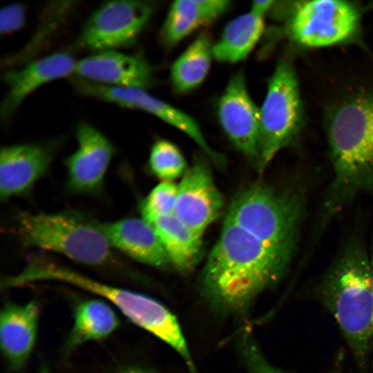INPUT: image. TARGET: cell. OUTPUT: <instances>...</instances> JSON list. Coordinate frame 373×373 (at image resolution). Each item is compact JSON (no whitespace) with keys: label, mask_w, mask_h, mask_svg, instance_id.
Returning a JSON list of instances; mask_svg holds the SVG:
<instances>
[{"label":"cell","mask_w":373,"mask_h":373,"mask_svg":"<svg viewBox=\"0 0 373 373\" xmlns=\"http://www.w3.org/2000/svg\"><path fill=\"white\" fill-rule=\"evenodd\" d=\"M289 267L256 237L225 218L202 273V293L215 309L241 314L259 293L276 286Z\"/></svg>","instance_id":"obj_1"},{"label":"cell","mask_w":373,"mask_h":373,"mask_svg":"<svg viewBox=\"0 0 373 373\" xmlns=\"http://www.w3.org/2000/svg\"><path fill=\"white\" fill-rule=\"evenodd\" d=\"M316 292L356 363L363 367L372 344L373 293L370 251L361 238H352L343 246Z\"/></svg>","instance_id":"obj_2"},{"label":"cell","mask_w":373,"mask_h":373,"mask_svg":"<svg viewBox=\"0 0 373 373\" xmlns=\"http://www.w3.org/2000/svg\"><path fill=\"white\" fill-rule=\"evenodd\" d=\"M328 140L334 174L323 206L324 224L359 193L373 191V93L337 107Z\"/></svg>","instance_id":"obj_3"},{"label":"cell","mask_w":373,"mask_h":373,"mask_svg":"<svg viewBox=\"0 0 373 373\" xmlns=\"http://www.w3.org/2000/svg\"><path fill=\"white\" fill-rule=\"evenodd\" d=\"M306 207L303 189L279 190L258 182L232 200L225 218L256 237L290 265Z\"/></svg>","instance_id":"obj_4"},{"label":"cell","mask_w":373,"mask_h":373,"mask_svg":"<svg viewBox=\"0 0 373 373\" xmlns=\"http://www.w3.org/2000/svg\"><path fill=\"white\" fill-rule=\"evenodd\" d=\"M28 278L32 283L55 281L69 284L106 300L131 322L169 345L182 357L190 370L195 372L176 316L156 299L97 281L43 256L32 261L28 269Z\"/></svg>","instance_id":"obj_5"},{"label":"cell","mask_w":373,"mask_h":373,"mask_svg":"<svg viewBox=\"0 0 373 373\" xmlns=\"http://www.w3.org/2000/svg\"><path fill=\"white\" fill-rule=\"evenodd\" d=\"M15 222L16 233L26 246L54 251L90 266L115 262L101 223L81 212H21Z\"/></svg>","instance_id":"obj_6"},{"label":"cell","mask_w":373,"mask_h":373,"mask_svg":"<svg viewBox=\"0 0 373 373\" xmlns=\"http://www.w3.org/2000/svg\"><path fill=\"white\" fill-rule=\"evenodd\" d=\"M260 110L258 167L262 171L274 157L292 144L303 124L298 82L291 65L280 61L269 78Z\"/></svg>","instance_id":"obj_7"},{"label":"cell","mask_w":373,"mask_h":373,"mask_svg":"<svg viewBox=\"0 0 373 373\" xmlns=\"http://www.w3.org/2000/svg\"><path fill=\"white\" fill-rule=\"evenodd\" d=\"M359 24V13L343 1L316 0L297 6L290 23L289 34L300 45L311 48L341 44L351 39Z\"/></svg>","instance_id":"obj_8"},{"label":"cell","mask_w":373,"mask_h":373,"mask_svg":"<svg viewBox=\"0 0 373 373\" xmlns=\"http://www.w3.org/2000/svg\"><path fill=\"white\" fill-rule=\"evenodd\" d=\"M153 12L142 1H113L99 6L88 17L79 36V44L97 52L131 44Z\"/></svg>","instance_id":"obj_9"},{"label":"cell","mask_w":373,"mask_h":373,"mask_svg":"<svg viewBox=\"0 0 373 373\" xmlns=\"http://www.w3.org/2000/svg\"><path fill=\"white\" fill-rule=\"evenodd\" d=\"M76 138L77 150L65 161L66 190L71 193L99 195L115 154L114 146L99 130L84 122L77 124Z\"/></svg>","instance_id":"obj_10"},{"label":"cell","mask_w":373,"mask_h":373,"mask_svg":"<svg viewBox=\"0 0 373 373\" xmlns=\"http://www.w3.org/2000/svg\"><path fill=\"white\" fill-rule=\"evenodd\" d=\"M84 93L117 105L151 114L189 136L216 164L224 163L222 156L209 146L196 121L185 112L154 97L146 89L102 85L91 82L84 86Z\"/></svg>","instance_id":"obj_11"},{"label":"cell","mask_w":373,"mask_h":373,"mask_svg":"<svg viewBox=\"0 0 373 373\" xmlns=\"http://www.w3.org/2000/svg\"><path fill=\"white\" fill-rule=\"evenodd\" d=\"M218 122L227 137L244 155L257 160L260 110L251 97L242 72L233 75L219 99Z\"/></svg>","instance_id":"obj_12"},{"label":"cell","mask_w":373,"mask_h":373,"mask_svg":"<svg viewBox=\"0 0 373 373\" xmlns=\"http://www.w3.org/2000/svg\"><path fill=\"white\" fill-rule=\"evenodd\" d=\"M55 150V143L18 144L2 147L1 200L28 195L35 182L48 173Z\"/></svg>","instance_id":"obj_13"},{"label":"cell","mask_w":373,"mask_h":373,"mask_svg":"<svg viewBox=\"0 0 373 373\" xmlns=\"http://www.w3.org/2000/svg\"><path fill=\"white\" fill-rule=\"evenodd\" d=\"M223 198L216 187L209 167L197 162L184 173L178 184L174 214L198 235L220 215Z\"/></svg>","instance_id":"obj_14"},{"label":"cell","mask_w":373,"mask_h":373,"mask_svg":"<svg viewBox=\"0 0 373 373\" xmlns=\"http://www.w3.org/2000/svg\"><path fill=\"white\" fill-rule=\"evenodd\" d=\"M74 73L93 83L146 89L152 82V70L142 57L115 50L97 52L76 62Z\"/></svg>","instance_id":"obj_15"},{"label":"cell","mask_w":373,"mask_h":373,"mask_svg":"<svg viewBox=\"0 0 373 373\" xmlns=\"http://www.w3.org/2000/svg\"><path fill=\"white\" fill-rule=\"evenodd\" d=\"M76 62L71 55L59 52L33 61L19 69L6 71L2 78L8 90L1 104V117H10L24 99L37 88L73 73Z\"/></svg>","instance_id":"obj_16"},{"label":"cell","mask_w":373,"mask_h":373,"mask_svg":"<svg viewBox=\"0 0 373 373\" xmlns=\"http://www.w3.org/2000/svg\"><path fill=\"white\" fill-rule=\"evenodd\" d=\"M39 307L35 300L24 304L6 303L0 314V344L10 370L21 371L34 350L39 326Z\"/></svg>","instance_id":"obj_17"},{"label":"cell","mask_w":373,"mask_h":373,"mask_svg":"<svg viewBox=\"0 0 373 373\" xmlns=\"http://www.w3.org/2000/svg\"><path fill=\"white\" fill-rule=\"evenodd\" d=\"M101 225L112 247L134 260L155 267L170 262L156 231L143 218H126Z\"/></svg>","instance_id":"obj_18"},{"label":"cell","mask_w":373,"mask_h":373,"mask_svg":"<svg viewBox=\"0 0 373 373\" xmlns=\"http://www.w3.org/2000/svg\"><path fill=\"white\" fill-rule=\"evenodd\" d=\"M228 0H180L170 6L162 30L166 44L173 46L222 15Z\"/></svg>","instance_id":"obj_19"},{"label":"cell","mask_w":373,"mask_h":373,"mask_svg":"<svg viewBox=\"0 0 373 373\" xmlns=\"http://www.w3.org/2000/svg\"><path fill=\"white\" fill-rule=\"evenodd\" d=\"M146 221L156 231L170 262L178 271H191L201 254L202 236L174 213L157 216Z\"/></svg>","instance_id":"obj_20"},{"label":"cell","mask_w":373,"mask_h":373,"mask_svg":"<svg viewBox=\"0 0 373 373\" xmlns=\"http://www.w3.org/2000/svg\"><path fill=\"white\" fill-rule=\"evenodd\" d=\"M110 303L102 299H86L74 309L73 325L65 344L68 353L88 342L103 340L119 326Z\"/></svg>","instance_id":"obj_21"},{"label":"cell","mask_w":373,"mask_h":373,"mask_svg":"<svg viewBox=\"0 0 373 373\" xmlns=\"http://www.w3.org/2000/svg\"><path fill=\"white\" fill-rule=\"evenodd\" d=\"M264 27V17L251 10L234 18L213 44V58L229 64L244 60L258 42Z\"/></svg>","instance_id":"obj_22"},{"label":"cell","mask_w":373,"mask_h":373,"mask_svg":"<svg viewBox=\"0 0 373 373\" xmlns=\"http://www.w3.org/2000/svg\"><path fill=\"white\" fill-rule=\"evenodd\" d=\"M212 58L213 44L209 36L202 33L173 63L170 78L174 89L186 93L198 87L209 73Z\"/></svg>","instance_id":"obj_23"},{"label":"cell","mask_w":373,"mask_h":373,"mask_svg":"<svg viewBox=\"0 0 373 373\" xmlns=\"http://www.w3.org/2000/svg\"><path fill=\"white\" fill-rule=\"evenodd\" d=\"M150 171L163 181H171L186 171V163L180 149L163 139L153 144L149 158Z\"/></svg>","instance_id":"obj_24"},{"label":"cell","mask_w":373,"mask_h":373,"mask_svg":"<svg viewBox=\"0 0 373 373\" xmlns=\"http://www.w3.org/2000/svg\"><path fill=\"white\" fill-rule=\"evenodd\" d=\"M178 197V184L163 181L155 186L142 202L141 211L144 220L173 213Z\"/></svg>","instance_id":"obj_25"},{"label":"cell","mask_w":373,"mask_h":373,"mask_svg":"<svg viewBox=\"0 0 373 373\" xmlns=\"http://www.w3.org/2000/svg\"><path fill=\"white\" fill-rule=\"evenodd\" d=\"M241 336V350L249 373H286L271 365L264 356L251 334L245 331Z\"/></svg>","instance_id":"obj_26"},{"label":"cell","mask_w":373,"mask_h":373,"mask_svg":"<svg viewBox=\"0 0 373 373\" xmlns=\"http://www.w3.org/2000/svg\"><path fill=\"white\" fill-rule=\"evenodd\" d=\"M25 10L22 5L11 3L0 10V32L10 33L21 28L25 22Z\"/></svg>","instance_id":"obj_27"},{"label":"cell","mask_w":373,"mask_h":373,"mask_svg":"<svg viewBox=\"0 0 373 373\" xmlns=\"http://www.w3.org/2000/svg\"><path fill=\"white\" fill-rule=\"evenodd\" d=\"M274 3V1H253L251 10L254 12L265 17V15L269 10Z\"/></svg>","instance_id":"obj_28"},{"label":"cell","mask_w":373,"mask_h":373,"mask_svg":"<svg viewBox=\"0 0 373 373\" xmlns=\"http://www.w3.org/2000/svg\"><path fill=\"white\" fill-rule=\"evenodd\" d=\"M120 373H151V372L142 370V369L133 367V368L126 369L121 372Z\"/></svg>","instance_id":"obj_29"},{"label":"cell","mask_w":373,"mask_h":373,"mask_svg":"<svg viewBox=\"0 0 373 373\" xmlns=\"http://www.w3.org/2000/svg\"><path fill=\"white\" fill-rule=\"evenodd\" d=\"M370 262H371L372 288V293H373V244L370 249Z\"/></svg>","instance_id":"obj_30"},{"label":"cell","mask_w":373,"mask_h":373,"mask_svg":"<svg viewBox=\"0 0 373 373\" xmlns=\"http://www.w3.org/2000/svg\"><path fill=\"white\" fill-rule=\"evenodd\" d=\"M39 373H50V372L48 371V370L46 367H43L41 369Z\"/></svg>","instance_id":"obj_31"},{"label":"cell","mask_w":373,"mask_h":373,"mask_svg":"<svg viewBox=\"0 0 373 373\" xmlns=\"http://www.w3.org/2000/svg\"><path fill=\"white\" fill-rule=\"evenodd\" d=\"M333 373H342L341 368L339 366L336 367Z\"/></svg>","instance_id":"obj_32"},{"label":"cell","mask_w":373,"mask_h":373,"mask_svg":"<svg viewBox=\"0 0 373 373\" xmlns=\"http://www.w3.org/2000/svg\"><path fill=\"white\" fill-rule=\"evenodd\" d=\"M372 343H373V325H372Z\"/></svg>","instance_id":"obj_33"}]
</instances>
